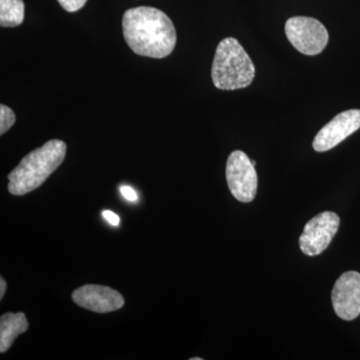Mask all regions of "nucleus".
<instances>
[{
  "label": "nucleus",
  "mask_w": 360,
  "mask_h": 360,
  "mask_svg": "<svg viewBox=\"0 0 360 360\" xmlns=\"http://www.w3.org/2000/svg\"><path fill=\"white\" fill-rule=\"evenodd\" d=\"M284 30L288 41L305 56L321 53L328 44V30L315 18L295 16L286 21Z\"/></svg>",
  "instance_id": "20e7f679"
},
{
  "label": "nucleus",
  "mask_w": 360,
  "mask_h": 360,
  "mask_svg": "<svg viewBox=\"0 0 360 360\" xmlns=\"http://www.w3.org/2000/svg\"><path fill=\"white\" fill-rule=\"evenodd\" d=\"M122 30L129 49L141 56L165 58L172 54L176 44L174 22L155 7H134L125 11Z\"/></svg>",
  "instance_id": "f257e3e1"
},
{
  "label": "nucleus",
  "mask_w": 360,
  "mask_h": 360,
  "mask_svg": "<svg viewBox=\"0 0 360 360\" xmlns=\"http://www.w3.org/2000/svg\"><path fill=\"white\" fill-rule=\"evenodd\" d=\"M6 291V283L4 278H0V300H2Z\"/></svg>",
  "instance_id": "dca6fc26"
},
{
  "label": "nucleus",
  "mask_w": 360,
  "mask_h": 360,
  "mask_svg": "<svg viewBox=\"0 0 360 360\" xmlns=\"http://www.w3.org/2000/svg\"><path fill=\"white\" fill-rule=\"evenodd\" d=\"M66 150L65 142L51 139L28 153L8 174L9 193L21 196L39 188L60 167Z\"/></svg>",
  "instance_id": "f03ea898"
},
{
  "label": "nucleus",
  "mask_w": 360,
  "mask_h": 360,
  "mask_svg": "<svg viewBox=\"0 0 360 360\" xmlns=\"http://www.w3.org/2000/svg\"><path fill=\"white\" fill-rule=\"evenodd\" d=\"M226 180L229 191L236 200L245 203L255 200L257 174L252 161L243 151H233L227 158Z\"/></svg>",
  "instance_id": "39448f33"
},
{
  "label": "nucleus",
  "mask_w": 360,
  "mask_h": 360,
  "mask_svg": "<svg viewBox=\"0 0 360 360\" xmlns=\"http://www.w3.org/2000/svg\"><path fill=\"white\" fill-rule=\"evenodd\" d=\"M202 359H198V357H195V359H191V360H201Z\"/></svg>",
  "instance_id": "f3484780"
},
{
  "label": "nucleus",
  "mask_w": 360,
  "mask_h": 360,
  "mask_svg": "<svg viewBox=\"0 0 360 360\" xmlns=\"http://www.w3.org/2000/svg\"><path fill=\"white\" fill-rule=\"evenodd\" d=\"M23 0H0V25L16 27L25 20Z\"/></svg>",
  "instance_id": "9b49d317"
},
{
  "label": "nucleus",
  "mask_w": 360,
  "mask_h": 360,
  "mask_svg": "<svg viewBox=\"0 0 360 360\" xmlns=\"http://www.w3.org/2000/svg\"><path fill=\"white\" fill-rule=\"evenodd\" d=\"M103 217L108 224L113 225V226H117L120 224V217L115 214V212H110V210H104L103 212Z\"/></svg>",
  "instance_id": "4468645a"
},
{
  "label": "nucleus",
  "mask_w": 360,
  "mask_h": 360,
  "mask_svg": "<svg viewBox=\"0 0 360 360\" xmlns=\"http://www.w3.org/2000/svg\"><path fill=\"white\" fill-rule=\"evenodd\" d=\"M120 191H122L123 198H124L125 200L129 201L137 200V194L135 193L134 189L131 188V187L122 186V188H120Z\"/></svg>",
  "instance_id": "2eb2a0df"
},
{
  "label": "nucleus",
  "mask_w": 360,
  "mask_h": 360,
  "mask_svg": "<svg viewBox=\"0 0 360 360\" xmlns=\"http://www.w3.org/2000/svg\"><path fill=\"white\" fill-rule=\"evenodd\" d=\"M359 129L360 110L343 111L319 130L312 146L317 153L330 150Z\"/></svg>",
  "instance_id": "6e6552de"
},
{
  "label": "nucleus",
  "mask_w": 360,
  "mask_h": 360,
  "mask_svg": "<svg viewBox=\"0 0 360 360\" xmlns=\"http://www.w3.org/2000/svg\"><path fill=\"white\" fill-rule=\"evenodd\" d=\"M340 224V217L336 213H319L305 224L300 238V250L309 257L321 255L330 245Z\"/></svg>",
  "instance_id": "423d86ee"
},
{
  "label": "nucleus",
  "mask_w": 360,
  "mask_h": 360,
  "mask_svg": "<svg viewBox=\"0 0 360 360\" xmlns=\"http://www.w3.org/2000/svg\"><path fill=\"white\" fill-rule=\"evenodd\" d=\"M15 120L14 111L8 106L1 104L0 105V134H6L13 127Z\"/></svg>",
  "instance_id": "f8f14e48"
},
{
  "label": "nucleus",
  "mask_w": 360,
  "mask_h": 360,
  "mask_svg": "<svg viewBox=\"0 0 360 360\" xmlns=\"http://www.w3.org/2000/svg\"><path fill=\"white\" fill-rule=\"evenodd\" d=\"M28 328L30 324L22 312H7L2 315L0 319V352H6L13 345L14 340L23 335Z\"/></svg>",
  "instance_id": "9d476101"
},
{
  "label": "nucleus",
  "mask_w": 360,
  "mask_h": 360,
  "mask_svg": "<svg viewBox=\"0 0 360 360\" xmlns=\"http://www.w3.org/2000/svg\"><path fill=\"white\" fill-rule=\"evenodd\" d=\"M255 68L248 52L233 37L219 42L212 68L213 84L220 90L245 89L253 82Z\"/></svg>",
  "instance_id": "7ed1b4c3"
},
{
  "label": "nucleus",
  "mask_w": 360,
  "mask_h": 360,
  "mask_svg": "<svg viewBox=\"0 0 360 360\" xmlns=\"http://www.w3.org/2000/svg\"><path fill=\"white\" fill-rule=\"evenodd\" d=\"M58 1L68 13H75L85 6L87 0H58Z\"/></svg>",
  "instance_id": "ddd939ff"
},
{
  "label": "nucleus",
  "mask_w": 360,
  "mask_h": 360,
  "mask_svg": "<svg viewBox=\"0 0 360 360\" xmlns=\"http://www.w3.org/2000/svg\"><path fill=\"white\" fill-rule=\"evenodd\" d=\"M333 309L343 321H354L360 315V274L345 272L336 281L331 293Z\"/></svg>",
  "instance_id": "0eeeda50"
},
{
  "label": "nucleus",
  "mask_w": 360,
  "mask_h": 360,
  "mask_svg": "<svg viewBox=\"0 0 360 360\" xmlns=\"http://www.w3.org/2000/svg\"><path fill=\"white\" fill-rule=\"evenodd\" d=\"M72 300L78 307L90 311L106 314L122 309L124 298L108 286L87 284L73 291Z\"/></svg>",
  "instance_id": "1a4fd4ad"
}]
</instances>
